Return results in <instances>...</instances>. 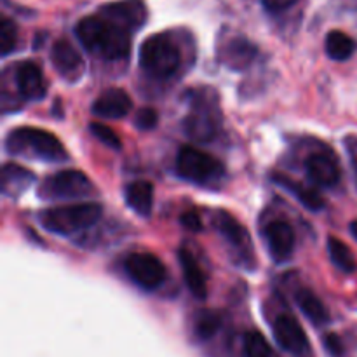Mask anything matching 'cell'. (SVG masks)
<instances>
[{"label": "cell", "mask_w": 357, "mask_h": 357, "mask_svg": "<svg viewBox=\"0 0 357 357\" xmlns=\"http://www.w3.org/2000/svg\"><path fill=\"white\" fill-rule=\"evenodd\" d=\"M77 38L93 54L105 59H124L131 51V31L103 16H87L77 23Z\"/></svg>", "instance_id": "6da1fadb"}, {"label": "cell", "mask_w": 357, "mask_h": 357, "mask_svg": "<svg viewBox=\"0 0 357 357\" xmlns=\"http://www.w3.org/2000/svg\"><path fill=\"white\" fill-rule=\"evenodd\" d=\"M7 152L13 155L35 157V159L61 162L68 159L63 143L52 132L38 128H17L6 139Z\"/></svg>", "instance_id": "7a4b0ae2"}, {"label": "cell", "mask_w": 357, "mask_h": 357, "mask_svg": "<svg viewBox=\"0 0 357 357\" xmlns=\"http://www.w3.org/2000/svg\"><path fill=\"white\" fill-rule=\"evenodd\" d=\"M101 215H103V208L100 204L80 202V204L45 209L38 218H40V225L49 232L59 234V236H72V234L96 225Z\"/></svg>", "instance_id": "3957f363"}, {"label": "cell", "mask_w": 357, "mask_h": 357, "mask_svg": "<svg viewBox=\"0 0 357 357\" xmlns=\"http://www.w3.org/2000/svg\"><path fill=\"white\" fill-rule=\"evenodd\" d=\"M180 49L171 37L164 33L146 38L139 49V65L155 79H167L180 66Z\"/></svg>", "instance_id": "277c9868"}, {"label": "cell", "mask_w": 357, "mask_h": 357, "mask_svg": "<svg viewBox=\"0 0 357 357\" xmlns=\"http://www.w3.org/2000/svg\"><path fill=\"white\" fill-rule=\"evenodd\" d=\"M176 171L185 180L194 183L209 185L225 174L222 160L195 146H181L176 155Z\"/></svg>", "instance_id": "5b68a950"}, {"label": "cell", "mask_w": 357, "mask_h": 357, "mask_svg": "<svg viewBox=\"0 0 357 357\" xmlns=\"http://www.w3.org/2000/svg\"><path fill=\"white\" fill-rule=\"evenodd\" d=\"M93 188V183L84 173L75 169H63L45 178L44 183L38 188V197L45 199V201L77 199L89 195Z\"/></svg>", "instance_id": "8992f818"}, {"label": "cell", "mask_w": 357, "mask_h": 357, "mask_svg": "<svg viewBox=\"0 0 357 357\" xmlns=\"http://www.w3.org/2000/svg\"><path fill=\"white\" fill-rule=\"evenodd\" d=\"M218 108L213 107L209 101L197 100L192 105L190 114L185 117L183 129L187 136L199 143H208L215 139L220 128Z\"/></svg>", "instance_id": "52a82bcc"}, {"label": "cell", "mask_w": 357, "mask_h": 357, "mask_svg": "<svg viewBox=\"0 0 357 357\" xmlns=\"http://www.w3.org/2000/svg\"><path fill=\"white\" fill-rule=\"evenodd\" d=\"M129 278L143 289H157L166 281V267L157 257L150 253H132L126 260Z\"/></svg>", "instance_id": "ba28073f"}, {"label": "cell", "mask_w": 357, "mask_h": 357, "mask_svg": "<svg viewBox=\"0 0 357 357\" xmlns=\"http://www.w3.org/2000/svg\"><path fill=\"white\" fill-rule=\"evenodd\" d=\"M100 16L107 17L108 21L132 33L145 24L149 13L142 0H121V2L107 3L101 7Z\"/></svg>", "instance_id": "9c48e42d"}, {"label": "cell", "mask_w": 357, "mask_h": 357, "mask_svg": "<svg viewBox=\"0 0 357 357\" xmlns=\"http://www.w3.org/2000/svg\"><path fill=\"white\" fill-rule=\"evenodd\" d=\"M274 337L284 351L293 352V354H302L309 349V338H307L302 324L291 314H282L275 319Z\"/></svg>", "instance_id": "30bf717a"}, {"label": "cell", "mask_w": 357, "mask_h": 357, "mask_svg": "<svg viewBox=\"0 0 357 357\" xmlns=\"http://www.w3.org/2000/svg\"><path fill=\"white\" fill-rule=\"evenodd\" d=\"M265 239H267L268 251L272 258L279 264L289 260L295 251V232L291 225L286 222H272L265 229Z\"/></svg>", "instance_id": "8fae6325"}, {"label": "cell", "mask_w": 357, "mask_h": 357, "mask_svg": "<svg viewBox=\"0 0 357 357\" xmlns=\"http://www.w3.org/2000/svg\"><path fill=\"white\" fill-rule=\"evenodd\" d=\"M51 61L61 77L77 80L84 73V59L70 42L58 40L51 49Z\"/></svg>", "instance_id": "7c38bea8"}, {"label": "cell", "mask_w": 357, "mask_h": 357, "mask_svg": "<svg viewBox=\"0 0 357 357\" xmlns=\"http://www.w3.org/2000/svg\"><path fill=\"white\" fill-rule=\"evenodd\" d=\"M132 100L124 89H107L93 103V114L101 119H122L131 112Z\"/></svg>", "instance_id": "4fadbf2b"}, {"label": "cell", "mask_w": 357, "mask_h": 357, "mask_svg": "<svg viewBox=\"0 0 357 357\" xmlns=\"http://www.w3.org/2000/svg\"><path fill=\"white\" fill-rule=\"evenodd\" d=\"M305 169L310 180L321 187H335L342 176L340 164L330 153H312L307 159Z\"/></svg>", "instance_id": "5bb4252c"}, {"label": "cell", "mask_w": 357, "mask_h": 357, "mask_svg": "<svg viewBox=\"0 0 357 357\" xmlns=\"http://www.w3.org/2000/svg\"><path fill=\"white\" fill-rule=\"evenodd\" d=\"M16 86L21 96L30 101L42 100L45 96V91H47L40 68L31 61H24L17 66Z\"/></svg>", "instance_id": "9a60e30c"}, {"label": "cell", "mask_w": 357, "mask_h": 357, "mask_svg": "<svg viewBox=\"0 0 357 357\" xmlns=\"http://www.w3.org/2000/svg\"><path fill=\"white\" fill-rule=\"evenodd\" d=\"M178 258H180V267L183 271L185 282H187L190 293L195 298L204 300L208 296V281H206V274L199 261L195 260V257L187 248H181L178 251Z\"/></svg>", "instance_id": "2e32d148"}, {"label": "cell", "mask_w": 357, "mask_h": 357, "mask_svg": "<svg viewBox=\"0 0 357 357\" xmlns=\"http://www.w3.org/2000/svg\"><path fill=\"white\" fill-rule=\"evenodd\" d=\"M216 227L222 232V236L232 244L236 250L243 251V253H250L251 248H253V243L250 239V234L248 230L234 218L232 215H229L227 211H218L215 218Z\"/></svg>", "instance_id": "e0dca14e"}, {"label": "cell", "mask_w": 357, "mask_h": 357, "mask_svg": "<svg viewBox=\"0 0 357 357\" xmlns=\"http://www.w3.org/2000/svg\"><path fill=\"white\" fill-rule=\"evenodd\" d=\"M272 181L278 183L279 187L284 188V190H288L291 195H295V197L302 202L303 208L310 209V211H321V209L324 208V199L321 197L316 190L305 187V185L300 183V181L293 180V178L281 173L272 174Z\"/></svg>", "instance_id": "ac0fdd59"}, {"label": "cell", "mask_w": 357, "mask_h": 357, "mask_svg": "<svg viewBox=\"0 0 357 357\" xmlns=\"http://www.w3.org/2000/svg\"><path fill=\"white\" fill-rule=\"evenodd\" d=\"M257 47L250 40H246V38H234V40H230L223 47L222 61L229 68L244 70L253 63V59L257 58Z\"/></svg>", "instance_id": "d6986e66"}, {"label": "cell", "mask_w": 357, "mask_h": 357, "mask_svg": "<svg viewBox=\"0 0 357 357\" xmlns=\"http://www.w3.org/2000/svg\"><path fill=\"white\" fill-rule=\"evenodd\" d=\"M129 208L142 216H150L153 209V187L149 181H135L126 188Z\"/></svg>", "instance_id": "ffe728a7"}, {"label": "cell", "mask_w": 357, "mask_h": 357, "mask_svg": "<svg viewBox=\"0 0 357 357\" xmlns=\"http://www.w3.org/2000/svg\"><path fill=\"white\" fill-rule=\"evenodd\" d=\"M296 303H298L300 310L312 321L316 326H323L330 321V312H328L326 305L321 302L319 296L312 293L310 289H300L296 293Z\"/></svg>", "instance_id": "44dd1931"}, {"label": "cell", "mask_w": 357, "mask_h": 357, "mask_svg": "<svg viewBox=\"0 0 357 357\" xmlns=\"http://www.w3.org/2000/svg\"><path fill=\"white\" fill-rule=\"evenodd\" d=\"M33 181V174L17 164L7 162L2 171V190L3 194H20Z\"/></svg>", "instance_id": "7402d4cb"}, {"label": "cell", "mask_w": 357, "mask_h": 357, "mask_svg": "<svg viewBox=\"0 0 357 357\" xmlns=\"http://www.w3.org/2000/svg\"><path fill=\"white\" fill-rule=\"evenodd\" d=\"M328 56L335 61H345L351 58L356 51L354 38L349 37L347 33L340 30H333L326 35V42H324Z\"/></svg>", "instance_id": "603a6c76"}, {"label": "cell", "mask_w": 357, "mask_h": 357, "mask_svg": "<svg viewBox=\"0 0 357 357\" xmlns=\"http://www.w3.org/2000/svg\"><path fill=\"white\" fill-rule=\"evenodd\" d=\"M328 253H330L331 261H333L342 272L351 274V272L356 271V260L344 241H340L338 237H330V239H328Z\"/></svg>", "instance_id": "cb8c5ba5"}, {"label": "cell", "mask_w": 357, "mask_h": 357, "mask_svg": "<svg viewBox=\"0 0 357 357\" xmlns=\"http://www.w3.org/2000/svg\"><path fill=\"white\" fill-rule=\"evenodd\" d=\"M222 328V316L215 310L204 309L195 316V335L201 340H209L215 337Z\"/></svg>", "instance_id": "d4e9b609"}, {"label": "cell", "mask_w": 357, "mask_h": 357, "mask_svg": "<svg viewBox=\"0 0 357 357\" xmlns=\"http://www.w3.org/2000/svg\"><path fill=\"white\" fill-rule=\"evenodd\" d=\"M244 356L246 357H274L272 347L258 331H248L244 335Z\"/></svg>", "instance_id": "484cf974"}, {"label": "cell", "mask_w": 357, "mask_h": 357, "mask_svg": "<svg viewBox=\"0 0 357 357\" xmlns=\"http://www.w3.org/2000/svg\"><path fill=\"white\" fill-rule=\"evenodd\" d=\"M17 45V28L14 21L3 16L0 20V52L3 56L10 54Z\"/></svg>", "instance_id": "4316f807"}, {"label": "cell", "mask_w": 357, "mask_h": 357, "mask_svg": "<svg viewBox=\"0 0 357 357\" xmlns=\"http://www.w3.org/2000/svg\"><path fill=\"white\" fill-rule=\"evenodd\" d=\"M89 129H91V132H93V135L96 136L101 143H103V145L110 146V149H114V150H119L122 146L117 132L112 131V128H108V126L101 124V122H93V124L89 126Z\"/></svg>", "instance_id": "83f0119b"}, {"label": "cell", "mask_w": 357, "mask_h": 357, "mask_svg": "<svg viewBox=\"0 0 357 357\" xmlns=\"http://www.w3.org/2000/svg\"><path fill=\"white\" fill-rule=\"evenodd\" d=\"M157 119H159L157 112L153 110V108L145 107L138 112V115H136V126H138L139 129H143V131H149V129L155 128Z\"/></svg>", "instance_id": "f1b7e54d"}, {"label": "cell", "mask_w": 357, "mask_h": 357, "mask_svg": "<svg viewBox=\"0 0 357 357\" xmlns=\"http://www.w3.org/2000/svg\"><path fill=\"white\" fill-rule=\"evenodd\" d=\"M180 220H181V225H183L185 229L192 230V232H201L202 230V220L197 211H185Z\"/></svg>", "instance_id": "f546056e"}, {"label": "cell", "mask_w": 357, "mask_h": 357, "mask_svg": "<svg viewBox=\"0 0 357 357\" xmlns=\"http://www.w3.org/2000/svg\"><path fill=\"white\" fill-rule=\"evenodd\" d=\"M264 7L268 13H282L296 3V0H261Z\"/></svg>", "instance_id": "4dcf8cb0"}, {"label": "cell", "mask_w": 357, "mask_h": 357, "mask_svg": "<svg viewBox=\"0 0 357 357\" xmlns=\"http://www.w3.org/2000/svg\"><path fill=\"white\" fill-rule=\"evenodd\" d=\"M324 344H326V349L333 356L344 354V344H342V340L338 335H333V333L326 335V338H324Z\"/></svg>", "instance_id": "1f68e13d"}, {"label": "cell", "mask_w": 357, "mask_h": 357, "mask_svg": "<svg viewBox=\"0 0 357 357\" xmlns=\"http://www.w3.org/2000/svg\"><path fill=\"white\" fill-rule=\"evenodd\" d=\"M351 234L354 236V239L357 241V220H356V222L351 223Z\"/></svg>", "instance_id": "d6a6232c"}]
</instances>
